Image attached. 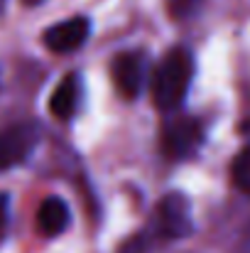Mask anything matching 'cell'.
<instances>
[{
    "label": "cell",
    "mask_w": 250,
    "mask_h": 253,
    "mask_svg": "<svg viewBox=\"0 0 250 253\" xmlns=\"http://www.w3.org/2000/svg\"><path fill=\"white\" fill-rule=\"evenodd\" d=\"M194 77L191 54L184 47L169 49L152 74V98L162 111H174L184 98Z\"/></svg>",
    "instance_id": "obj_1"
},
{
    "label": "cell",
    "mask_w": 250,
    "mask_h": 253,
    "mask_svg": "<svg viewBox=\"0 0 250 253\" xmlns=\"http://www.w3.org/2000/svg\"><path fill=\"white\" fill-rule=\"evenodd\" d=\"M39 143V130L32 123H17L0 130V172L22 165Z\"/></svg>",
    "instance_id": "obj_2"
},
{
    "label": "cell",
    "mask_w": 250,
    "mask_h": 253,
    "mask_svg": "<svg viewBox=\"0 0 250 253\" xmlns=\"http://www.w3.org/2000/svg\"><path fill=\"white\" fill-rule=\"evenodd\" d=\"M204 140V130L201 123L196 118L189 116H179L174 121H169L162 130V150L167 158H189Z\"/></svg>",
    "instance_id": "obj_3"
},
{
    "label": "cell",
    "mask_w": 250,
    "mask_h": 253,
    "mask_svg": "<svg viewBox=\"0 0 250 253\" xmlns=\"http://www.w3.org/2000/svg\"><path fill=\"white\" fill-rule=\"evenodd\" d=\"M155 231L157 236H165V239H181L191 234V211L181 194H167L160 202Z\"/></svg>",
    "instance_id": "obj_4"
},
{
    "label": "cell",
    "mask_w": 250,
    "mask_h": 253,
    "mask_svg": "<svg viewBox=\"0 0 250 253\" xmlns=\"http://www.w3.org/2000/svg\"><path fill=\"white\" fill-rule=\"evenodd\" d=\"M88 35H91L88 17H71V20L52 25L42 35V42L47 49H52L57 54H69V52H76L79 47H83Z\"/></svg>",
    "instance_id": "obj_5"
},
{
    "label": "cell",
    "mask_w": 250,
    "mask_h": 253,
    "mask_svg": "<svg viewBox=\"0 0 250 253\" xmlns=\"http://www.w3.org/2000/svg\"><path fill=\"white\" fill-rule=\"evenodd\" d=\"M145 79V54L143 52H123L113 59V82L120 96L135 98Z\"/></svg>",
    "instance_id": "obj_6"
},
{
    "label": "cell",
    "mask_w": 250,
    "mask_h": 253,
    "mask_svg": "<svg viewBox=\"0 0 250 253\" xmlns=\"http://www.w3.org/2000/svg\"><path fill=\"white\" fill-rule=\"evenodd\" d=\"M69 219H71L69 207L59 197H47L37 209V229L42 236H49V239L59 236L69 226Z\"/></svg>",
    "instance_id": "obj_7"
},
{
    "label": "cell",
    "mask_w": 250,
    "mask_h": 253,
    "mask_svg": "<svg viewBox=\"0 0 250 253\" xmlns=\"http://www.w3.org/2000/svg\"><path fill=\"white\" fill-rule=\"evenodd\" d=\"M79 93H81V86H79V77L76 74H69L64 77L59 86L52 91V98H49V111L52 116H57L59 121H69L76 108H79Z\"/></svg>",
    "instance_id": "obj_8"
},
{
    "label": "cell",
    "mask_w": 250,
    "mask_h": 253,
    "mask_svg": "<svg viewBox=\"0 0 250 253\" xmlns=\"http://www.w3.org/2000/svg\"><path fill=\"white\" fill-rule=\"evenodd\" d=\"M231 174H233L236 187H238L241 192L250 194V145L246 148V150H241V153H238V158L233 160V169H231Z\"/></svg>",
    "instance_id": "obj_9"
},
{
    "label": "cell",
    "mask_w": 250,
    "mask_h": 253,
    "mask_svg": "<svg viewBox=\"0 0 250 253\" xmlns=\"http://www.w3.org/2000/svg\"><path fill=\"white\" fill-rule=\"evenodd\" d=\"M199 5H201V0H169V12L174 17H189Z\"/></svg>",
    "instance_id": "obj_10"
},
{
    "label": "cell",
    "mask_w": 250,
    "mask_h": 253,
    "mask_svg": "<svg viewBox=\"0 0 250 253\" xmlns=\"http://www.w3.org/2000/svg\"><path fill=\"white\" fill-rule=\"evenodd\" d=\"M7 194H0V239L5 236L7 231V211H10V204H7Z\"/></svg>",
    "instance_id": "obj_11"
},
{
    "label": "cell",
    "mask_w": 250,
    "mask_h": 253,
    "mask_svg": "<svg viewBox=\"0 0 250 253\" xmlns=\"http://www.w3.org/2000/svg\"><path fill=\"white\" fill-rule=\"evenodd\" d=\"M241 253H250V229H248V234L243 236V244H241Z\"/></svg>",
    "instance_id": "obj_12"
},
{
    "label": "cell",
    "mask_w": 250,
    "mask_h": 253,
    "mask_svg": "<svg viewBox=\"0 0 250 253\" xmlns=\"http://www.w3.org/2000/svg\"><path fill=\"white\" fill-rule=\"evenodd\" d=\"M22 2H27V5H37V2H42V0H22Z\"/></svg>",
    "instance_id": "obj_13"
}]
</instances>
